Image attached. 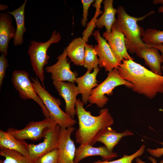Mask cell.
<instances>
[{
  "mask_svg": "<svg viewBox=\"0 0 163 163\" xmlns=\"http://www.w3.org/2000/svg\"><path fill=\"white\" fill-rule=\"evenodd\" d=\"M158 50L157 48L150 46L138 51L136 53L138 56L144 60L145 64L149 66L151 71L162 75L161 55L159 53Z\"/></svg>",
  "mask_w": 163,
  "mask_h": 163,
  "instance_id": "cell-19",
  "label": "cell"
},
{
  "mask_svg": "<svg viewBox=\"0 0 163 163\" xmlns=\"http://www.w3.org/2000/svg\"><path fill=\"white\" fill-rule=\"evenodd\" d=\"M86 43L82 38H75L65 49L67 56L75 65L83 66L85 45Z\"/></svg>",
  "mask_w": 163,
  "mask_h": 163,
  "instance_id": "cell-21",
  "label": "cell"
},
{
  "mask_svg": "<svg viewBox=\"0 0 163 163\" xmlns=\"http://www.w3.org/2000/svg\"><path fill=\"white\" fill-rule=\"evenodd\" d=\"M97 56L93 45L86 43L83 66L87 69V71L91 72L93 69L98 68L99 60Z\"/></svg>",
  "mask_w": 163,
  "mask_h": 163,
  "instance_id": "cell-25",
  "label": "cell"
},
{
  "mask_svg": "<svg viewBox=\"0 0 163 163\" xmlns=\"http://www.w3.org/2000/svg\"><path fill=\"white\" fill-rule=\"evenodd\" d=\"M12 23V18L8 13H0V52L6 55L9 42L14 38L16 32Z\"/></svg>",
  "mask_w": 163,
  "mask_h": 163,
  "instance_id": "cell-15",
  "label": "cell"
},
{
  "mask_svg": "<svg viewBox=\"0 0 163 163\" xmlns=\"http://www.w3.org/2000/svg\"><path fill=\"white\" fill-rule=\"evenodd\" d=\"M61 37L59 33L54 30L50 39L44 42L32 40L28 50V54L32 69L43 88H45L44 67L48 62L50 56L47 52L50 46L59 43Z\"/></svg>",
  "mask_w": 163,
  "mask_h": 163,
  "instance_id": "cell-4",
  "label": "cell"
},
{
  "mask_svg": "<svg viewBox=\"0 0 163 163\" xmlns=\"http://www.w3.org/2000/svg\"><path fill=\"white\" fill-rule=\"evenodd\" d=\"M145 148V145L142 144L140 148L136 152L130 155H124L121 158L113 161H101L99 160L91 163H132L135 158L142 155L144 153Z\"/></svg>",
  "mask_w": 163,
  "mask_h": 163,
  "instance_id": "cell-28",
  "label": "cell"
},
{
  "mask_svg": "<svg viewBox=\"0 0 163 163\" xmlns=\"http://www.w3.org/2000/svg\"><path fill=\"white\" fill-rule=\"evenodd\" d=\"M101 156L104 161H108L118 156L114 152L109 151L105 146L94 147L91 145H81L76 149L74 160V163H78L85 158L92 156Z\"/></svg>",
  "mask_w": 163,
  "mask_h": 163,
  "instance_id": "cell-16",
  "label": "cell"
},
{
  "mask_svg": "<svg viewBox=\"0 0 163 163\" xmlns=\"http://www.w3.org/2000/svg\"><path fill=\"white\" fill-rule=\"evenodd\" d=\"M151 46L157 48L161 53V61L162 63H163V46L162 45H149Z\"/></svg>",
  "mask_w": 163,
  "mask_h": 163,
  "instance_id": "cell-34",
  "label": "cell"
},
{
  "mask_svg": "<svg viewBox=\"0 0 163 163\" xmlns=\"http://www.w3.org/2000/svg\"><path fill=\"white\" fill-rule=\"evenodd\" d=\"M142 39L143 42L147 44L163 46V30L148 28L144 31Z\"/></svg>",
  "mask_w": 163,
  "mask_h": 163,
  "instance_id": "cell-26",
  "label": "cell"
},
{
  "mask_svg": "<svg viewBox=\"0 0 163 163\" xmlns=\"http://www.w3.org/2000/svg\"><path fill=\"white\" fill-rule=\"evenodd\" d=\"M113 0H105L103 2L104 11L102 15L96 21L95 25L98 28L105 27L106 31L110 33L116 18L115 15L117 9L113 6Z\"/></svg>",
  "mask_w": 163,
  "mask_h": 163,
  "instance_id": "cell-22",
  "label": "cell"
},
{
  "mask_svg": "<svg viewBox=\"0 0 163 163\" xmlns=\"http://www.w3.org/2000/svg\"><path fill=\"white\" fill-rule=\"evenodd\" d=\"M104 38L107 41L113 55L120 64L124 60H134L127 52L124 35L112 26L110 33H103Z\"/></svg>",
  "mask_w": 163,
  "mask_h": 163,
  "instance_id": "cell-13",
  "label": "cell"
},
{
  "mask_svg": "<svg viewBox=\"0 0 163 163\" xmlns=\"http://www.w3.org/2000/svg\"><path fill=\"white\" fill-rule=\"evenodd\" d=\"M84 105L79 99H77L75 110L79 127L75 133V140L80 145H92L94 140L98 134L114 124V120L107 108L101 109L99 115L94 116L85 109Z\"/></svg>",
  "mask_w": 163,
  "mask_h": 163,
  "instance_id": "cell-2",
  "label": "cell"
},
{
  "mask_svg": "<svg viewBox=\"0 0 163 163\" xmlns=\"http://www.w3.org/2000/svg\"><path fill=\"white\" fill-rule=\"evenodd\" d=\"M154 13L155 11H152L143 16L136 18L128 14L123 6H118L117 18L113 26L124 35L127 50L131 54L150 46L142 41V35L144 30L137 22Z\"/></svg>",
  "mask_w": 163,
  "mask_h": 163,
  "instance_id": "cell-3",
  "label": "cell"
},
{
  "mask_svg": "<svg viewBox=\"0 0 163 163\" xmlns=\"http://www.w3.org/2000/svg\"><path fill=\"white\" fill-rule=\"evenodd\" d=\"M0 155L4 157L0 163H34V161L20 153L7 149H0Z\"/></svg>",
  "mask_w": 163,
  "mask_h": 163,
  "instance_id": "cell-24",
  "label": "cell"
},
{
  "mask_svg": "<svg viewBox=\"0 0 163 163\" xmlns=\"http://www.w3.org/2000/svg\"><path fill=\"white\" fill-rule=\"evenodd\" d=\"M27 1L26 0L18 8L12 11L8 12L9 14L14 17L16 23V32L13 41L14 45L15 46L21 45L23 43V35L27 31L24 24V12Z\"/></svg>",
  "mask_w": 163,
  "mask_h": 163,
  "instance_id": "cell-23",
  "label": "cell"
},
{
  "mask_svg": "<svg viewBox=\"0 0 163 163\" xmlns=\"http://www.w3.org/2000/svg\"><path fill=\"white\" fill-rule=\"evenodd\" d=\"M161 69L162 72H163V65L161 66Z\"/></svg>",
  "mask_w": 163,
  "mask_h": 163,
  "instance_id": "cell-38",
  "label": "cell"
},
{
  "mask_svg": "<svg viewBox=\"0 0 163 163\" xmlns=\"http://www.w3.org/2000/svg\"><path fill=\"white\" fill-rule=\"evenodd\" d=\"M158 12L159 13H163V6L159 7L158 9Z\"/></svg>",
  "mask_w": 163,
  "mask_h": 163,
  "instance_id": "cell-37",
  "label": "cell"
},
{
  "mask_svg": "<svg viewBox=\"0 0 163 163\" xmlns=\"http://www.w3.org/2000/svg\"><path fill=\"white\" fill-rule=\"evenodd\" d=\"M65 49L62 53L57 57L58 61L56 63L45 68L46 72L51 74L53 82L68 81L71 83L76 82L77 74L71 70Z\"/></svg>",
  "mask_w": 163,
  "mask_h": 163,
  "instance_id": "cell-9",
  "label": "cell"
},
{
  "mask_svg": "<svg viewBox=\"0 0 163 163\" xmlns=\"http://www.w3.org/2000/svg\"><path fill=\"white\" fill-rule=\"evenodd\" d=\"M31 79L35 91L42 101L50 117L61 128L73 126L77 121L60 108V100L53 97L43 88L38 78L31 77Z\"/></svg>",
  "mask_w": 163,
  "mask_h": 163,
  "instance_id": "cell-5",
  "label": "cell"
},
{
  "mask_svg": "<svg viewBox=\"0 0 163 163\" xmlns=\"http://www.w3.org/2000/svg\"><path fill=\"white\" fill-rule=\"evenodd\" d=\"M7 55L1 53L0 57V88L2 86L5 77L6 70L8 66Z\"/></svg>",
  "mask_w": 163,
  "mask_h": 163,
  "instance_id": "cell-30",
  "label": "cell"
},
{
  "mask_svg": "<svg viewBox=\"0 0 163 163\" xmlns=\"http://www.w3.org/2000/svg\"><path fill=\"white\" fill-rule=\"evenodd\" d=\"M8 8V6L7 5L0 4V10H5L6 9Z\"/></svg>",
  "mask_w": 163,
  "mask_h": 163,
  "instance_id": "cell-36",
  "label": "cell"
},
{
  "mask_svg": "<svg viewBox=\"0 0 163 163\" xmlns=\"http://www.w3.org/2000/svg\"><path fill=\"white\" fill-rule=\"evenodd\" d=\"M94 1V0H82L81 1L83 5V13L81 24L83 27H85L87 24L88 20V10L91 5Z\"/></svg>",
  "mask_w": 163,
  "mask_h": 163,
  "instance_id": "cell-31",
  "label": "cell"
},
{
  "mask_svg": "<svg viewBox=\"0 0 163 163\" xmlns=\"http://www.w3.org/2000/svg\"><path fill=\"white\" fill-rule=\"evenodd\" d=\"M133 134L131 131L129 130L122 132H117L110 127H107L95 138L93 142L92 145L95 143L99 142L103 144L109 151L113 152V148L122 138Z\"/></svg>",
  "mask_w": 163,
  "mask_h": 163,
  "instance_id": "cell-18",
  "label": "cell"
},
{
  "mask_svg": "<svg viewBox=\"0 0 163 163\" xmlns=\"http://www.w3.org/2000/svg\"><path fill=\"white\" fill-rule=\"evenodd\" d=\"M97 44L94 46L99 57V65L109 72L115 68L118 69L119 65L107 41L102 37L99 30H95L92 34Z\"/></svg>",
  "mask_w": 163,
  "mask_h": 163,
  "instance_id": "cell-10",
  "label": "cell"
},
{
  "mask_svg": "<svg viewBox=\"0 0 163 163\" xmlns=\"http://www.w3.org/2000/svg\"><path fill=\"white\" fill-rule=\"evenodd\" d=\"M153 3L155 5L161 4L163 6V0H154L153 1Z\"/></svg>",
  "mask_w": 163,
  "mask_h": 163,
  "instance_id": "cell-35",
  "label": "cell"
},
{
  "mask_svg": "<svg viewBox=\"0 0 163 163\" xmlns=\"http://www.w3.org/2000/svg\"><path fill=\"white\" fill-rule=\"evenodd\" d=\"M103 2L102 0H96L94 3L92 4L93 6L96 8L94 15L87 24L86 27L82 33V38L87 42H88L89 37L93 34L94 30L96 27L95 24L97 18L104 12L103 11L101 10V5Z\"/></svg>",
  "mask_w": 163,
  "mask_h": 163,
  "instance_id": "cell-27",
  "label": "cell"
},
{
  "mask_svg": "<svg viewBox=\"0 0 163 163\" xmlns=\"http://www.w3.org/2000/svg\"><path fill=\"white\" fill-rule=\"evenodd\" d=\"M57 124L53 119L49 117L40 121H30L21 129L9 128L7 131L18 139L36 141L44 138Z\"/></svg>",
  "mask_w": 163,
  "mask_h": 163,
  "instance_id": "cell-8",
  "label": "cell"
},
{
  "mask_svg": "<svg viewBox=\"0 0 163 163\" xmlns=\"http://www.w3.org/2000/svg\"><path fill=\"white\" fill-rule=\"evenodd\" d=\"M59 155L57 149L40 156L34 161V163H58Z\"/></svg>",
  "mask_w": 163,
  "mask_h": 163,
  "instance_id": "cell-29",
  "label": "cell"
},
{
  "mask_svg": "<svg viewBox=\"0 0 163 163\" xmlns=\"http://www.w3.org/2000/svg\"><path fill=\"white\" fill-rule=\"evenodd\" d=\"M163 145V143H162ZM147 151L152 156L156 158H160L163 155V147L153 149L148 148Z\"/></svg>",
  "mask_w": 163,
  "mask_h": 163,
  "instance_id": "cell-32",
  "label": "cell"
},
{
  "mask_svg": "<svg viewBox=\"0 0 163 163\" xmlns=\"http://www.w3.org/2000/svg\"><path fill=\"white\" fill-rule=\"evenodd\" d=\"M11 79L14 88L21 99L33 100L40 107L45 117H50L47 110L34 89L28 72L24 70H14Z\"/></svg>",
  "mask_w": 163,
  "mask_h": 163,
  "instance_id": "cell-7",
  "label": "cell"
},
{
  "mask_svg": "<svg viewBox=\"0 0 163 163\" xmlns=\"http://www.w3.org/2000/svg\"><path fill=\"white\" fill-rule=\"evenodd\" d=\"M53 83L59 96L65 101V112L74 119L76 114V97L79 94L77 87L74 83L69 82H54Z\"/></svg>",
  "mask_w": 163,
  "mask_h": 163,
  "instance_id": "cell-14",
  "label": "cell"
},
{
  "mask_svg": "<svg viewBox=\"0 0 163 163\" xmlns=\"http://www.w3.org/2000/svg\"><path fill=\"white\" fill-rule=\"evenodd\" d=\"M99 70L97 68L94 69L93 72L91 73L87 71L84 75L76 78L77 87L79 94L82 95V101L84 104L88 103L93 88L98 85L96 77Z\"/></svg>",
  "mask_w": 163,
  "mask_h": 163,
  "instance_id": "cell-17",
  "label": "cell"
},
{
  "mask_svg": "<svg viewBox=\"0 0 163 163\" xmlns=\"http://www.w3.org/2000/svg\"><path fill=\"white\" fill-rule=\"evenodd\" d=\"M28 144L24 140L16 138L8 132L0 130V149H7L14 150L29 158Z\"/></svg>",
  "mask_w": 163,
  "mask_h": 163,
  "instance_id": "cell-20",
  "label": "cell"
},
{
  "mask_svg": "<svg viewBox=\"0 0 163 163\" xmlns=\"http://www.w3.org/2000/svg\"><path fill=\"white\" fill-rule=\"evenodd\" d=\"M123 85L130 88L133 86L131 83L123 79L120 75L118 69L115 68L108 72L104 81L92 90L88 101L102 108L109 100L105 95H111L115 88Z\"/></svg>",
  "mask_w": 163,
  "mask_h": 163,
  "instance_id": "cell-6",
  "label": "cell"
},
{
  "mask_svg": "<svg viewBox=\"0 0 163 163\" xmlns=\"http://www.w3.org/2000/svg\"><path fill=\"white\" fill-rule=\"evenodd\" d=\"M120 76L133 85L130 88L149 99L163 93V76L157 75L132 60H124L117 69Z\"/></svg>",
  "mask_w": 163,
  "mask_h": 163,
  "instance_id": "cell-1",
  "label": "cell"
},
{
  "mask_svg": "<svg viewBox=\"0 0 163 163\" xmlns=\"http://www.w3.org/2000/svg\"><path fill=\"white\" fill-rule=\"evenodd\" d=\"M75 129L73 126L61 128L57 148L58 163H74L76 149L71 136Z\"/></svg>",
  "mask_w": 163,
  "mask_h": 163,
  "instance_id": "cell-12",
  "label": "cell"
},
{
  "mask_svg": "<svg viewBox=\"0 0 163 163\" xmlns=\"http://www.w3.org/2000/svg\"><path fill=\"white\" fill-rule=\"evenodd\" d=\"M148 158L152 162V163H157L156 160L153 158L152 157H149ZM136 161L137 163H146L139 157L136 158ZM159 163H163V160H161Z\"/></svg>",
  "mask_w": 163,
  "mask_h": 163,
  "instance_id": "cell-33",
  "label": "cell"
},
{
  "mask_svg": "<svg viewBox=\"0 0 163 163\" xmlns=\"http://www.w3.org/2000/svg\"><path fill=\"white\" fill-rule=\"evenodd\" d=\"M61 128L57 124L46 135L42 142L36 145L28 144L29 158L34 161L39 157L57 149Z\"/></svg>",
  "mask_w": 163,
  "mask_h": 163,
  "instance_id": "cell-11",
  "label": "cell"
}]
</instances>
